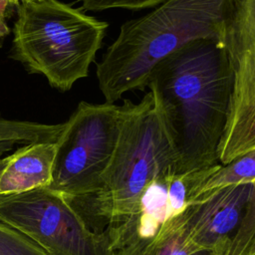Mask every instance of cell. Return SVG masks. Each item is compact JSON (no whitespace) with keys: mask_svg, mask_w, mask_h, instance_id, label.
I'll return each mask as SVG.
<instances>
[{"mask_svg":"<svg viewBox=\"0 0 255 255\" xmlns=\"http://www.w3.org/2000/svg\"><path fill=\"white\" fill-rule=\"evenodd\" d=\"M10 57L60 92L89 76L109 24L59 0H21Z\"/></svg>","mask_w":255,"mask_h":255,"instance_id":"277c9868","label":"cell"},{"mask_svg":"<svg viewBox=\"0 0 255 255\" xmlns=\"http://www.w3.org/2000/svg\"><path fill=\"white\" fill-rule=\"evenodd\" d=\"M176 154L162 118L147 92L139 103L125 99L116 147L103 175L101 191L69 199L85 216L116 224L136 207L154 181L176 174Z\"/></svg>","mask_w":255,"mask_h":255,"instance_id":"3957f363","label":"cell"},{"mask_svg":"<svg viewBox=\"0 0 255 255\" xmlns=\"http://www.w3.org/2000/svg\"><path fill=\"white\" fill-rule=\"evenodd\" d=\"M206 170L172 174L152 182L128 217L108 225L116 254L144 255L167 225L185 210L191 187Z\"/></svg>","mask_w":255,"mask_h":255,"instance_id":"9c48e42d","label":"cell"},{"mask_svg":"<svg viewBox=\"0 0 255 255\" xmlns=\"http://www.w3.org/2000/svg\"><path fill=\"white\" fill-rule=\"evenodd\" d=\"M0 222L33 240L48 255H117L108 227L92 229L65 195L47 186L0 195Z\"/></svg>","mask_w":255,"mask_h":255,"instance_id":"8992f818","label":"cell"},{"mask_svg":"<svg viewBox=\"0 0 255 255\" xmlns=\"http://www.w3.org/2000/svg\"><path fill=\"white\" fill-rule=\"evenodd\" d=\"M20 1H21V0H9L10 5H11V6H15V7L18 5V3H19Z\"/></svg>","mask_w":255,"mask_h":255,"instance_id":"ffe728a7","label":"cell"},{"mask_svg":"<svg viewBox=\"0 0 255 255\" xmlns=\"http://www.w3.org/2000/svg\"><path fill=\"white\" fill-rule=\"evenodd\" d=\"M0 255H48L33 240L0 222Z\"/></svg>","mask_w":255,"mask_h":255,"instance_id":"5bb4252c","label":"cell"},{"mask_svg":"<svg viewBox=\"0 0 255 255\" xmlns=\"http://www.w3.org/2000/svg\"><path fill=\"white\" fill-rule=\"evenodd\" d=\"M224 48L234 83L218 159L226 164L255 120V0H236L226 27Z\"/></svg>","mask_w":255,"mask_h":255,"instance_id":"ba28073f","label":"cell"},{"mask_svg":"<svg viewBox=\"0 0 255 255\" xmlns=\"http://www.w3.org/2000/svg\"><path fill=\"white\" fill-rule=\"evenodd\" d=\"M56 153L55 141L27 143L0 158V195L49 186Z\"/></svg>","mask_w":255,"mask_h":255,"instance_id":"30bf717a","label":"cell"},{"mask_svg":"<svg viewBox=\"0 0 255 255\" xmlns=\"http://www.w3.org/2000/svg\"><path fill=\"white\" fill-rule=\"evenodd\" d=\"M10 2L9 0H0V17L1 18H6L7 16V10L9 8Z\"/></svg>","mask_w":255,"mask_h":255,"instance_id":"ac0fdd59","label":"cell"},{"mask_svg":"<svg viewBox=\"0 0 255 255\" xmlns=\"http://www.w3.org/2000/svg\"><path fill=\"white\" fill-rule=\"evenodd\" d=\"M64 123L40 124L26 121L7 120L0 116V142L32 143L41 141H56L59 137Z\"/></svg>","mask_w":255,"mask_h":255,"instance_id":"7c38bea8","label":"cell"},{"mask_svg":"<svg viewBox=\"0 0 255 255\" xmlns=\"http://www.w3.org/2000/svg\"><path fill=\"white\" fill-rule=\"evenodd\" d=\"M182 213L167 225L144 255H213L189 239L183 227Z\"/></svg>","mask_w":255,"mask_h":255,"instance_id":"4fadbf2b","label":"cell"},{"mask_svg":"<svg viewBox=\"0 0 255 255\" xmlns=\"http://www.w3.org/2000/svg\"><path fill=\"white\" fill-rule=\"evenodd\" d=\"M234 83L222 43L190 42L150 71L146 88L162 118L176 154V174L219 163Z\"/></svg>","mask_w":255,"mask_h":255,"instance_id":"6da1fadb","label":"cell"},{"mask_svg":"<svg viewBox=\"0 0 255 255\" xmlns=\"http://www.w3.org/2000/svg\"><path fill=\"white\" fill-rule=\"evenodd\" d=\"M13 145H14L13 142L1 141V142H0V158H1V156L4 154V152H6L7 150L11 149Z\"/></svg>","mask_w":255,"mask_h":255,"instance_id":"d6986e66","label":"cell"},{"mask_svg":"<svg viewBox=\"0 0 255 255\" xmlns=\"http://www.w3.org/2000/svg\"><path fill=\"white\" fill-rule=\"evenodd\" d=\"M254 203H255V181H254ZM252 255H255V242H254V246H253Z\"/></svg>","mask_w":255,"mask_h":255,"instance_id":"44dd1931","label":"cell"},{"mask_svg":"<svg viewBox=\"0 0 255 255\" xmlns=\"http://www.w3.org/2000/svg\"><path fill=\"white\" fill-rule=\"evenodd\" d=\"M164 0H81L83 8L88 11H104L112 8L140 10L159 5Z\"/></svg>","mask_w":255,"mask_h":255,"instance_id":"9a60e30c","label":"cell"},{"mask_svg":"<svg viewBox=\"0 0 255 255\" xmlns=\"http://www.w3.org/2000/svg\"><path fill=\"white\" fill-rule=\"evenodd\" d=\"M235 1L164 0L147 14L125 22L97 64L106 103L115 104L129 91H143L153 67L190 42L214 40L224 46Z\"/></svg>","mask_w":255,"mask_h":255,"instance_id":"7a4b0ae2","label":"cell"},{"mask_svg":"<svg viewBox=\"0 0 255 255\" xmlns=\"http://www.w3.org/2000/svg\"><path fill=\"white\" fill-rule=\"evenodd\" d=\"M189 239L213 255H252L254 182L229 185L191 199L182 213Z\"/></svg>","mask_w":255,"mask_h":255,"instance_id":"52a82bcc","label":"cell"},{"mask_svg":"<svg viewBox=\"0 0 255 255\" xmlns=\"http://www.w3.org/2000/svg\"><path fill=\"white\" fill-rule=\"evenodd\" d=\"M254 181L255 148L237 156L226 164L218 163L207 169L204 175L191 187L189 201L205 192Z\"/></svg>","mask_w":255,"mask_h":255,"instance_id":"8fae6325","label":"cell"},{"mask_svg":"<svg viewBox=\"0 0 255 255\" xmlns=\"http://www.w3.org/2000/svg\"><path fill=\"white\" fill-rule=\"evenodd\" d=\"M9 32H10V29H9V27H8V25H7L6 21H5V19L0 17V48L2 47V41H3V39H4L6 36H8Z\"/></svg>","mask_w":255,"mask_h":255,"instance_id":"e0dca14e","label":"cell"},{"mask_svg":"<svg viewBox=\"0 0 255 255\" xmlns=\"http://www.w3.org/2000/svg\"><path fill=\"white\" fill-rule=\"evenodd\" d=\"M255 148V120L254 122L252 123L251 127L249 128L247 133L245 134V136L243 137L242 141L240 142L236 152H235V157L236 158L237 156L251 150Z\"/></svg>","mask_w":255,"mask_h":255,"instance_id":"2e32d148","label":"cell"},{"mask_svg":"<svg viewBox=\"0 0 255 255\" xmlns=\"http://www.w3.org/2000/svg\"><path fill=\"white\" fill-rule=\"evenodd\" d=\"M121 106L80 102L55 141L49 187L68 199L95 194L112 159L120 128Z\"/></svg>","mask_w":255,"mask_h":255,"instance_id":"5b68a950","label":"cell"}]
</instances>
